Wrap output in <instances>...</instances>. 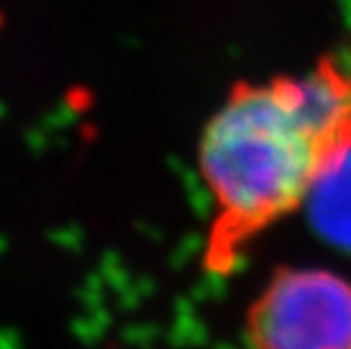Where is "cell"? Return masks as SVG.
<instances>
[{
    "label": "cell",
    "instance_id": "obj_1",
    "mask_svg": "<svg viewBox=\"0 0 351 349\" xmlns=\"http://www.w3.org/2000/svg\"><path fill=\"white\" fill-rule=\"evenodd\" d=\"M351 152V73L319 59L304 75L236 82L202 132L197 163L213 200L202 263L231 274L250 245L308 200Z\"/></svg>",
    "mask_w": 351,
    "mask_h": 349
},
{
    "label": "cell",
    "instance_id": "obj_4",
    "mask_svg": "<svg viewBox=\"0 0 351 349\" xmlns=\"http://www.w3.org/2000/svg\"><path fill=\"white\" fill-rule=\"evenodd\" d=\"M3 25H5V16H3V12H0V29H3Z\"/></svg>",
    "mask_w": 351,
    "mask_h": 349
},
{
    "label": "cell",
    "instance_id": "obj_3",
    "mask_svg": "<svg viewBox=\"0 0 351 349\" xmlns=\"http://www.w3.org/2000/svg\"><path fill=\"white\" fill-rule=\"evenodd\" d=\"M306 202H311V220L317 232L351 250V152L317 182Z\"/></svg>",
    "mask_w": 351,
    "mask_h": 349
},
{
    "label": "cell",
    "instance_id": "obj_2",
    "mask_svg": "<svg viewBox=\"0 0 351 349\" xmlns=\"http://www.w3.org/2000/svg\"><path fill=\"white\" fill-rule=\"evenodd\" d=\"M263 349H351V281L322 268H279L245 320Z\"/></svg>",
    "mask_w": 351,
    "mask_h": 349
}]
</instances>
